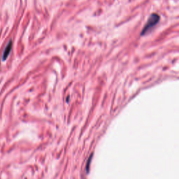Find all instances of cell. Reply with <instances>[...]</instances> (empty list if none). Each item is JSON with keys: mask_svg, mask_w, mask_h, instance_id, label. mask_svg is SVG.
Masks as SVG:
<instances>
[{"mask_svg": "<svg viewBox=\"0 0 179 179\" xmlns=\"http://www.w3.org/2000/svg\"><path fill=\"white\" fill-rule=\"evenodd\" d=\"M92 159H93V154L90 155V156L89 157H88V161H87V163H86V166H85V172H86V173H88V172H89V169H90V164H91V161H92Z\"/></svg>", "mask_w": 179, "mask_h": 179, "instance_id": "3", "label": "cell"}, {"mask_svg": "<svg viewBox=\"0 0 179 179\" xmlns=\"http://www.w3.org/2000/svg\"><path fill=\"white\" fill-rule=\"evenodd\" d=\"M159 20H160V17L158 14H153L150 16V17L148 18L147 22L146 23L145 26L143 27L142 31L141 32V36L143 35L147 34L149 32H151L152 30L153 27H155V25L159 22Z\"/></svg>", "mask_w": 179, "mask_h": 179, "instance_id": "1", "label": "cell"}, {"mask_svg": "<svg viewBox=\"0 0 179 179\" xmlns=\"http://www.w3.org/2000/svg\"><path fill=\"white\" fill-rule=\"evenodd\" d=\"M11 49H12V41H10L9 43L7 44V46H6L5 49H4V53L2 55V60H6L9 57V54H10Z\"/></svg>", "mask_w": 179, "mask_h": 179, "instance_id": "2", "label": "cell"}]
</instances>
